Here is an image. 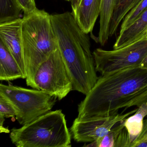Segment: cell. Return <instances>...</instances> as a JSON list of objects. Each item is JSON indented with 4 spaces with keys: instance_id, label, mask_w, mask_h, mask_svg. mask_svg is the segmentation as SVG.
<instances>
[{
    "instance_id": "1",
    "label": "cell",
    "mask_w": 147,
    "mask_h": 147,
    "mask_svg": "<svg viewBox=\"0 0 147 147\" xmlns=\"http://www.w3.org/2000/svg\"><path fill=\"white\" fill-rule=\"evenodd\" d=\"M147 71L139 67L101 75L78 105L77 117L108 116L130 107L144 94Z\"/></svg>"
},
{
    "instance_id": "2",
    "label": "cell",
    "mask_w": 147,
    "mask_h": 147,
    "mask_svg": "<svg viewBox=\"0 0 147 147\" xmlns=\"http://www.w3.org/2000/svg\"><path fill=\"white\" fill-rule=\"evenodd\" d=\"M53 29L61 52L72 81L73 91L85 95L98 80L91 43L72 12L51 15Z\"/></svg>"
},
{
    "instance_id": "3",
    "label": "cell",
    "mask_w": 147,
    "mask_h": 147,
    "mask_svg": "<svg viewBox=\"0 0 147 147\" xmlns=\"http://www.w3.org/2000/svg\"><path fill=\"white\" fill-rule=\"evenodd\" d=\"M21 36L26 84L36 89L34 76L37 70L58 49L51 15L38 9L24 14L21 24Z\"/></svg>"
},
{
    "instance_id": "4",
    "label": "cell",
    "mask_w": 147,
    "mask_h": 147,
    "mask_svg": "<svg viewBox=\"0 0 147 147\" xmlns=\"http://www.w3.org/2000/svg\"><path fill=\"white\" fill-rule=\"evenodd\" d=\"M71 137L61 110L51 111L10 133L18 147H71Z\"/></svg>"
},
{
    "instance_id": "5",
    "label": "cell",
    "mask_w": 147,
    "mask_h": 147,
    "mask_svg": "<svg viewBox=\"0 0 147 147\" xmlns=\"http://www.w3.org/2000/svg\"><path fill=\"white\" fill-rule=\"evenodd\" d=\"M0 95L15 108L16 119L22 125L51 111L57 99L42 90L2 83L0 84Z\"/></svg>"
},
{
    "instance_id": "6",
    "label": "cell",
    "mask_w": 147,
    "mask_h": 147,
    "mask_svg": "<svg viewBox=\"0 0 147 147\" xmlns=\"http://www.w3.org/2000/svg\"><path fill=\"white\" fill-rule=\"evenodd\" d=\"M147 55V34L137 41L119 49H96L93 52L97 72L104 75L139 67Z\"/></svg>"
},
{
    "instance_id": "7",
    "label": "cell",
    "mask_w": 147,
    "mask_h": 147,
    "mask_svg": "<svg viewBox=\"0 0 147 147\" xmlns=\"http://www.w3.org/2000/svg\"><path fill=\"white\" fill-rule=\"evenodd\" d=\"M34 83L36 89L59 100L73 91L72 81L58 48L38 67L34 76Z\"/></svg>"
},
{
    "instance_id": "8",
    "label": "cell",
    "mask_w": 147,
    "mask_h": 147,
    "mask_svg": "<svg viewBox=\"0 0 147 147\" xmlns=\"http://www.w3.org/2000/svg\"><path fill=\"white\" fill-rule=\"evenodd\" d=\"M137 109L127 113L86 118L77 117L70 128L73 139L77 142H92L106 135L119 122L135 113Z\"/></svg>"
},
{
    "instance_id": "9",
    "label": "cell",
    "mask_w": 147,
    "mask_h": 147,
    "mask_svg": "<svg viewBox=\"0 0 147 147\" xmlns=\"http://www.w3.org/2000/svg\"><path fill=\"white\" fill-rule=\"evenodd\" d=\"M22 18L0 24V41L3 43L26 75L21 36Z\"/></svg>"
},
{
    "instance_id": "10",
    "label": "cell",
    "mask_w": 147,
    "mask_h": 147,
    "mask_svg": "<svg viewBox=\"0 0 147 147\" xmlns=\"http://www.w3.org/2000/svg\"><path fill=\"white\" fill-rule=\"evenodd\" d=\"M101 0H79L72 7V13L81 29L86 34L93 30L98 17L100 16Z\"/></svg>"
},
{
    "instance_id": "11",
    "label": "cell",
    "mask_w": 147,
    "mask_h": 147,
    "mask_svg": "<svg viewBox=\"0 0 147 147\" xmlns=\"http://www.w3.org/2000/svg\"><path fill=\"white\" fill-rule=\"evenodd\" d=\"M147 34V8L129 28L119 33L113 46V49L129 45Z\"/></svg>"
},
{
    "instance_id": "12",
    "label": "cell",
    "mask_w": 147,
    "mask_h": 147,
    "mask_svg": "<svg viewBox=\"0 0 147 147\" xmlns=\"http://www.w3.org/2000/svg\"><path fill=\"white\" fill-rule=\"evenodd\" d=\"M19 79H26V76L17 61L0 41V80L10 81Z\"/></svg>"
},
{
    "instance_id": "13",
    "label": "cell",
    "mask_w": 147,
    "mask_h": 147,
    "mask_svg": "<svg viewBox=\"0 0 147 147\" xmlns=\"http://www.w3.org/2000/svg\"><path fill=\"white\" fill-rule=\"evenodd\" d=\"M117 0H101L98 42L104 46L110 37L109 28Z\"/></svg>"
},
{
    "instance_id": "14",
    "label": "cell",
    "mask_w": 147,
    "mask_h": 147,
    "mask_svg": "<svg viewBox=\"0 0 147 147\" xmlns=\"http://www.w3.org/2000/svg\"><path fill=\"white\" fill-rule=\"evenodd\" d=\"M147 115V102L142 103L133 116L124 120L125 128L127 130L130 143V147L142 132L144 119Z\"/></svg>"
},
{
    "instance_id": "15",
    "label": "cell",
    "mask_w": 147,
    "mask_h": 147,
    "mask_svg": "<svg viewBox=\"0 0 147 147\" xmlns=\"http://www.w3.org/2000/svg\"><path fill=\"white\" fill-rule=\"evenodd\" d=\"M142 0H117L109 28L110 37L117 32L119 25L127 13Z\"/></svg>"
},
{
    "instance_id": "16",
    "label": "cell",
    "mask_w": 147,
    "mask_h": 147,
    "mask_svg": "<svg viewBox=\"0 0 147 147\" xmlns=\"http://www.w3.org/2000/svg\"><path fill=\"white\" fill-rule=\"evenodd\" d=\"M21 11L16 0H0V24L20 18Z\"/></svg>"
},
{
    "instance_id": "17",
    "label": "cell",
    "mask_w": 147,
    "mask_h": 147,
    "mask_svg": "<svg viewBox=\"0 0 147 147\" xmlns=\"http://www.w3.org/2000/svg\"><path fill=\"white\" fill-rule=\"evenodd\" d=\"M125 120V119H124ZM119 122L110 131L103 137L99 138L91 144L86 145L87 147H115V143L119 133L125 127L124 120Z\"/></svg>"
},
{
    "instance_id": "18",
    "label": "cell",
    "mask_w": 147,
    "mask_h": 147,
    "mask_svg": "<svg viewBox=\"0 0 147 147\" xmlns=\"http://www.w3.org/2000/svg\"><path fill=\"white\" fill-rule=\"evenodd\" d=\"M147 8V0H142L139 4L132 8L122 21L119 33L123 32L131 26Z\"/></svg>"
},
{
    "instance_id": "19",
    "label": "cell",
    "mask_w": 147,
    "mask_h": 147,
    "mask_svg": "<svg viewBox=\"0 0 147 147\" xmlns=\"http://www.w3.org/2000/svg\"><path fill=\"white\" fill-rule=\"evenodd\" d=\"M17 112L12 105L0 95V116L5 118L16 117Z\"/></svg>"
},
{
    "instance_id": "20",
    "label": "cell",
    "mask_w": 147,
    "mask_h": 147,
    "mask_svg": "<svg viewBox=\"0 0 147 147\" xmlns=\"http://www.w3.org/2000/svg\"><path fill=\"white\" fill-rule=\"evenodd\" d=\"M147 147V119L144 120L142 132L132 144V147Z\"/></svg>"
},
{
    "instance_id": "21",
    "label": "cell",
    "mask_w": 147,
    "mask_h": 147,
    "mask_svg": "<svg viewBox=\"0 0 147 147\" xmlns=\"http://www.w3.org/2000/svg\"><path fill=\"white\" fill-rule=\"evenodd\" d=\"M22 9L24 14H28L36 11L37 8L36 6L35 0H16Z\"/></svg>"
},
{
    "instance_id": "22",
    "label": "cell",
    "mask_w": 147,
    "mask_h": 147,
    "mask_svg": "<svg viewBox=\"0 0 147 147\" xmlns=\"http://www.w3.org/2000/svg\"><path fill=\"white\" fill-rule=\"evenodd\" d=\"M130 147L128 132L125 128L121 131L115 143V147Z\"/></svg>"
},
{
    "instance_id": "23",
    "label": "cell",
    "mask_w": 147,
    "mask_h": 147,
    "mask_svg": "<svg viewBox=\"0 0 147 147\" xmlns=\"http://www.w3.org/2000/svg\"><path fill=\"white\" fill-rule=\"evenodd\" d=\"M139 67L147 71V55L142 61V63L139 65Z\"/></svg>"
},
{
    "instance_id": "24",
    "label": "cell",
    "mask_w": 147,
    "mask_h": 147,
    "mask_svg": "<svg viewBox=\"0 0 147 147\" xmlns=\"http://www.w3.org/2000/svg\"><path fill=\"white\" fill-rule=\"evenodd\" d=\"M79 0H70V2H71V7H74V6L75 5L77 2H78Z\"/></svg>"
},
{
    "instance_id": "25",
    "label": "cell",
    "mask_w": 147,
    "mask_h": 147,
    "mask_svg": "<svg viewBox=\"0 0 147 147\" xmlns=\"http://www.w3.org/2000/svg\"><path fill=\"white\" fill-rule=\"evenodd\" d=\"M144 102H147V97L143 100V101L142 102V103H144Z\"/></svg>"
},
{
    "instance_id": "26",
    "label": "cell",
    "mask_w": 147,
    "mask_h": 147,
    "mask_svg": "<svg viewBox=\"0 0 147 147\" xmlns=\"http://www.w3.org/2000/svg\"><path fill=\"white\" fill-rule=\"evenodd\" d=\"M66 1H70V0H66Z\"/></svg>"
}]
</instances>
